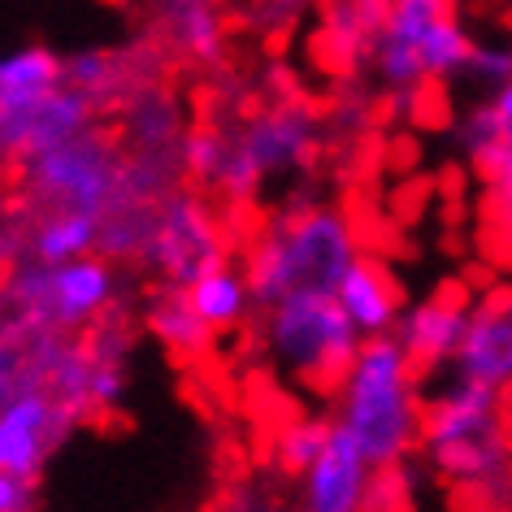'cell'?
Here are the masks:
<instances>
[{
    "instance_id": "obj_15",
    "label": "cell",
    "mask_w": 512,
    "mask_h": 512,
    "mask_svg": "<svg viewBox=\"0 0 512 512\" xmlns=\"http://www.w3.org/2000/svg\"><path fill=\"white\" fill-rule=\"evenodd\" d=\"M66 87V57H57L48 44L9 48L0 61V113H18L35 100Z\"/></svg>"
},
{
    "instance_id": "obj_28",
    "label": "cell",
    "mask_w": 512,
    "mask_h": 512,
    "mask_svg": "<svg viewBox=\"0 0 512 512\" xmlns=\"http://www.w3.org/2000/svg\"><path fill=\"white\" fill-rule=\"evenodd\" d=\"M443 14H447V0H395L387 14H382L378 31H387V35H395V40L417 48L421 35H426Z\"/></svg>"
},
{
    "instance_id": "obj_26",
    "label": "cell",
    "mask_w": 512,
    "mask_h": 512,
    "mask_svg": "<svg viewBox=\"0 0 512 512\" xmlns=\"http://www.w3.org/2000/svg\"><path fill=\"white\" fill-rule=\"evenodd\" d=\"M330 426H335V421H322V417H296V421H287V426L274 434V460L287 473H304L317 456H322V447L330 439Z\"/></svg>"
},
{
    "instance_id": "obj_29",
    "label": "cell",
    "mask_w": 512,
    "mask_h": 512,
    "mask_svg": "<svg viewBox=\"0 0 512 512\" xmlns=\"http://www.w3.org/2000/svg\"><path fill=\"white\" fill-rule=\"evenodd\" d=\"M226 148H230V139H222L217 131H187L178 139V161H183L187 174L217 183V178H222V165H226Z\"/></svg>"
},
{
    "instance_id": "obj_22",
    "label": "cell",
    "mask_w": 512,
    "mask_h": 512,
    "mask_svg": "<svg viewBox=\"0 0 512 512\" xmlns=\"http://www.w3.org/2000/svg\"><path fill=\"white\" fill-rule=\"evenodd\" d=\"M382 27V14L378 9L361 5V0H339V5L326 9V22H322V44L335 61H352L369 53L374 35Z\"/></svg>"
},
{
    "instance_id": "obj_30",
    "label": "cell",
    "mask_w": 512,
    "mask_h": 512,
    "mask_svg": "<svg viewBox=\"0 0 512 512\" xmlns=\"http://www.w3.org/2000/svg\"><path fill=\"white\" fill-rule=\"evenodd\" d=\"M469 79L473 83H482V87H495L508 79L512 74V44H504V40H478L473 44V57H469Z\"/></svg>"
},
{
    "instance_id": "obj_4",
    "label": "cell",
    "mask_w": 512,
    "mask_h": 512,
    "mask_svg": "<svg viewBox=\"0 0 512 512\" xmlns=\"http://www.w3.org/2000/svg\"><path fill=\"white\" fill-rule=\"evenodd\" d=\"M113 291H118V278L100 256H79L61 265L31 261L9 278V309L22 326V339H44L53 330L96 322L113 304Z\"/></svg>"
},
{
    "instance_id": "obj_24",
    "label": "cell",
    "mask_w": 512,
    "mask_h": 512,
    "mask_svg": "<svg viewBox=\"0 0 512 512\" xmlns=\"http://www.w3.org/2000/svg\"><path fill=\"white\" fill-rule=\"evenodd\" d=\"M66 83L79 87L83 96H92L96 105H109V100H122L131 92L126 57L105 53V48H87V53L66 57Z\"/></svg>"
},
{
    "instance_id": "obj_31",
    "label": "cell",
    "mask_w": 512,
    "mask_h": 512,
    "mask_svg": "<svg viewBox=\"0 0 512 512\" xmlns=\"http://www.w3.org/2000/svg\"><path fill=\"white\" fill-rule=\"evenodd\" d=\"M126 391V374L113 356H96L92 365V408H118Z\"/></svg>"
},
{
    "instance_id": "obj_10",
    "label": "cell",
    "mask_w": 512,
    "mask_h": 512,
    "mask_svg": "<svg viewBox=\"0 0 512 512\" xmlns=\"http://www.w3.org/2000/svg\"><path fill=\"white\" fill-rule=\"evenodd\" d=\"M92 118H96V100L66 83L27 109L0 113V148H5V157L27 161L35 152H48L57 144H70V139L87 135L92 131Z\"/></svg>"
},
{
    "instance_id": "obj_34",
    "label": "cell",
    "mask_w": 512,
    "mask_h": 512,
    "mask_svg": "<svg viewBox=\"0 0 512 512\" xmlns=\"http://www.w3.org/2000/svg\"><path fill=\"white\" fill-rule=\"evenodd\" d=\"M491 100L499 105V113H504V118H512V74H508V79L495 87V92H491Z\"/></svg>"
},
{
    "instance_id": "obj_35",
    "label": "cell",
    "mask_w": 512,
    "mask_h": 512,
    "mask_svg": "<svg viewBox=\"0 0 512 512\" xmlns=\"http://www.w3.org/2000/svg\"><path fill=\"white\" fill-rule=\"evenodd\" d=\"M361 5H369V9H378V14H387V9L395 5V0H361Z\"/></svg>"
},
{
    "instance_id": "obj_16",
    "label": "cell",
    "mask_w": 512,
    "mask_h": 512,
    "mask_svg": "<svg viewBox=\"0 0 512 512\" xmlns=\"http://www.w3.org/2000/svg\"><path fill=\"white\" fill-rule=\"evenodd\" d=\"M100 217L105 213H87V209H53L40 217V226L31 230V261L61 265V261H79L100 248Z\"/></svg>"
},
{
    "instance_id": "obj_20",
    "label": "cell",
    "mask_w": 512,
    "mask_h": 512,
    "mask_svg": "<svg viewBox=\"0 0 512 512\" xmlns=\"http://www.w3.org/2000/svg\"><path fill=\"white\" fill-rule=\"evenodd\" d=\"M460 148H465V157L473 161L478 178L491 174L495 165L512 161V118L499 113L495 100L473 105L465 113V122H460Z\"/></svg>"
},
{
    "instance_id": "obj_5",
    "label": "cell",
    "mask_w": 512,
    "mask_h": 512,
    "mask_svg": "<svg viewBox=\"0 0 512 512\" xmlns=\"http://www.w3.org/2000/svg\"><path fill=\"white\" fill-rule=\"evenodd\" d=\"M22 178L53 209L109 213L118 204H126V161L96 131L27 157L22 161Z\"/></svg>"
},
{
    "instance_id": "obj_37",
    "label": "cell",
    "mask_w": 512,
    "mask_h": 512,
    "mask_svg": "<svg viewBox=\"0 0 512 512\" xmlns=\"http://www.w3.org/2000/svg\"><path fill=\"white\" fill-rule=\"evenodd\" d=\"M504 5H512V0H504Z\"/></svg>"
},
{
    "instance_id": "obj_8",
    "label": "cell",
    "mask_w": 512,
    "mask_h": 512,
    "mask_svg": "<svg viewBox=\"0 0 512 512\" xmlns=\"http://www.w3.org/2000/svg\"><path fill=\"white\" fill-rule=\"evenodd\" d=\"M148 265L165 274V283L174 287H191L200 274L226 265V248L217 235L213 213L191 196H170L157 209V226L148 239Z\"/></svg>"
},
{
    "instance_id": "obj_2",
    "label": "cell",
    "mask_w": 512,
    "mask_h": 512,
    "mask_svg": "<svg viewBox=\"0 0 512 512\" xmlns=\"http://www.w3.org/2000/svg\"><path fill=\"white\" fill-rule=\"evenodd\" d=\"M413 356L395 335L365 339L348 378L339 382V421L356 434L378 469H391L421 439Z\"/></svg>"
},
{
    "instance_id": "obj_3",
    "label": "cell",
    "mask_w": 512,
    "mask_h": 512,
    "mask_svg": "<svg viewBox=\"0 0 512 512\" xmlns=\"http://www.w3.org/2000/svg\"><path fill=\"white\" fill-rule=\"evenodd\" d=\"M265 339L278 365L313 387H339L365 343L335 291H304L278 300L274 309H265Z\"/></svg>"
},
{
    "instance_id": "obj_36",
    "label": "cell",
    "mask_w": 512,
    "mask_h": 512,
    "mask_svg": "<svg viewBox=\"0 0 512 512\" xmlns=\"http://www.w3.org/2000/svg\"><path fill=\"white\" fill-rule=\"evenodd\" d=\"M226 512H248V508H243V504H235V508H226Z\"/></svg>"
},
{
    "instance_id": "obj_17",
    "label": "cell",
    "mask_w": 512,
    "mask_h": 512,
    "mask_svg": "<svg viewBox=\"0 0 512 512\" xmlns=\"http://www.w3.org/2000/svg\"><path fill=\"white\" fill-rule=\"evenodd\" d=\"M161 18H165V31L170 40L183 48L187 57L204 61H222V48H226V22L217 14L213 0H161Z\"/></svg>"
},
{
    "instance_id": "obj_32",
    "label": "cell",
    "mask_w": 512,
    "mask_h": 512,
    "mask_svg": "<svg viewBox=\"0 0 512 512\" xmlns=\"http://www.w3.org/2000/svg\"><path fill=\"white\" fill-rule=\"evenodd\" d=\"M35 504V482L18 473H0V512H31Z\"/></svg>"
},
{
    "instance_id": "obj_21",
    "label": "cell",
    "mask_w": 512,
    "mask_h": 512,
    "mask_svg": "<svg viewBox=\"0 0 512 512\" xmlns=\"http://www.w3.org/2000/svg\"><path fill=\"white\" fill-rule=\"evenodd\" d=\"M126 139L135 152H170L178 139V109L165 92H135L126 100Z\"/></svg>"
},
{
    "instance_id": "obj_18",
    "label": "cell",
    "mask_w": 512,
    "mask_h": 512,
    "mask_svg": "<svg viewBox=\"0 0 512 512\" xmlns=\"http://www.w3.org/2000/svg\"><path fill=\"white\" fill-rule=\"evenodd\" d=\"M148 330L170 352H183V356L204 352L209 339H213V326L204 322L200 309L191 304L187 287H174V291H165V296H157L148 304Z\"/></svg>"
},
{
    "instance_id": "obj_9",
    "label": "cell",
    "mask_w": 512,
    "mask_h": 512,
    "mask_svg": "<svg viewBox=\"0 0 512 512\" xmlns=\"http://www.w3.org/2000/svg\"><path fill=\"white\" fill-rule=\"evenodd\" d=\"M374 469L378 465L365 456V447L356 443V434L335 417L322 456L300 473L304 478L300 508L304 512H365L369 486H374Z\"/></svg>"
},
{
    "instance_id": "obj_6",
    "label": "cell",
    "mask_w": 512,
    "mask_h": 512,
    "mask_svg": "<svg viewBox=\"0 0 512 512\" xmlns=\"http://www.w3.org/2000/svg\"><path fill=\"white\" fill-rule=\"evenodd\" d=\"M317 144V122L300 105H274L256 118L243 122V131L230 139L222 183L235 200H248L270 174H287L313 157Z\"/></svg>"
},
{
    "instance_id": "obj_13",
    "label": "cell",
    "mask_w": 512,
    "mask_h": 512,
    "mask_svg": "<svg viewBox=\"0 0 512 512\" xmlns=\"http://www.w3.org/2000/svg\"><path fill=\"white\" fill-rule=\"evenodd\" d=\"M465 330H469V304H460L452 296H434L426 304H417L408 317H400V335L395 339L404 343L417 365H443V361H456Z\"/></svg>"
},
{
    "instance_id": "obj_23",
    "label": "cell",
    "mask_w": 512,
    "mask_h": 512,
    "mask_svg": "<svg viewBox=\"0 0 512 512\" xmlns=\"http://www.w3.org/2000/svg\"><path fill=\"white\" fill-rule=\"evenodd\" d=\"M473 35L469 27L460 22L452 9L434 22V27L421 35L417 53H421V70H426V79H452V74H465L469 70V57H473Z\"/></svg>"
},
{
    "instance_id": "obj_7",
    "label": "cell",
    "mask_w": 512,
    "mask_h": 512,
    "mask_svg": "<svg viewBox=\"0 0 512 512\" xmlns=\"http://www.w3.org/2000/svg\"><path fill=\"white\" fill-rule=\"evenodd\" d=\"M70 421L74 417L40 378L27 374V382H9L5 400H0V473H18V478L35 482Z\"/></svg>"
},
{
    "instance_id": "obj_11",
    "label": "cell",
    "mask_w": 512,
    "mask_h": 512,
    "mask_svg": "<svg viewBox=\"0 0 512 512\" xmlns=\"http://www.w3.org/2000/svg\"><path fill=\"white\" fill-rule=\"evenodd\" d=\"M499 439V391L473 378H452L434 400L421 408V443L426 452Z\"/></svg>"
},
{
    "instance_id": "obj_1",
    "label": "cell",
    "mask_w": 512,
    "mask_h": 512,
    "mask_svg": "<svg viewBox=\"0 0 512 512\" xmlns=\"http://www.w3.org/2000/svg\"><path fill=\"white\" fill-rule=\"evenodd\" d=\"M356 235L352 222L339 209L313 204L274 217L261 230L248 256V283L256 304L274 309L287 296L304 291H339L343 274L356 265Z\"/></svg>"
},
{
    "instance_id": "obj_19",
    "label": "cell",
    "mask_w": 512,
    "mask_h": 512,
    "mask_svg": "<svg viewBox=\"0 0 512 512\" xmlns=\"http://www.w3.org/2000/svg\"><path fill=\"white\" fill-rule=\"evenodd\" d=\"M187 296H191V304H196L200 317H204V322H209L213 330L235 326L239 317L248 313V304L256 300V296H252L248 274L230 270V265H217V270L200 274L196 283L187 287Z\"/></svg>"
},
{
    "instance_id": "obj_25",
    "label": "cell",
    "mask_w": 512,
    "mask_h": 512,
    "mask_svg": "<svg viewBox=\"0 0 512 512\" xmlns=\"http://www.w3.org/2000/svg\"><path fill=\"white\" fill-rule=\"evenodd\" d=\"M152 226H157V213L152 204H118L100 217V252L109 256H144Z\"/></svg>"
},
{
    "instance_id": "obj_27",
    "label": "cell",
    "mask_w": 512,
    "mask_h": 512,
    "mask_svg": "<svg viewBox=\"0 0 512 512\" xmlns=\"http://www.w3.org/2000/svg\"><path fill=\"white\" fill-rule=\"evenodd\" d=\"M482 222L499 256H512V161L482 174Z\"/></svg>"
},
{
    "instance_id": "obj_14",
    "label": "cell",
    "mask_w": 512,
    "mask_h": 512,
    "mask_svg": "<svg viewBox=\"0 0 512 512\" xmlns=\"http://www.w3.org/2000/svg\"><path fill=\"white\" fill-rule=\"evenodd\" d=\"M335 296L365 339L391 335V326H400V296H395L387 270L378 261H369V256H356V265L343 274Z\"/></svg>"
},
{
    "instance_id": "obj_12",
    "label": "cell",
    "mask_w": 512,
    "mask_h": 512,
    "mask_svg": "<svg viewBox=\"0 0 512 512\" xmlns=\"http://www.w3.org/2000/svg\"><path fill=\"white\" fill-rule=\"evenodd\" d=\"M456 374L486 382L495 391L512 387V287H491L469 309V330L456 352Z\"/></svg>"
},
{
    "instance_id": "obj_33",
    "label": "cell",
    "mask_w": 512,
    "mask_h": 512,
    "mask_svg": "<svg viewBox=\"0 0 512 512\" xmlns=\"http://www.w3.org/2000/svg\"><path fill=\"white\" fill-rule=\"evenodd\" d=\"M261 5H265V22H283L300 9V0H261Z\"/></svg>"
}]
</instances>
